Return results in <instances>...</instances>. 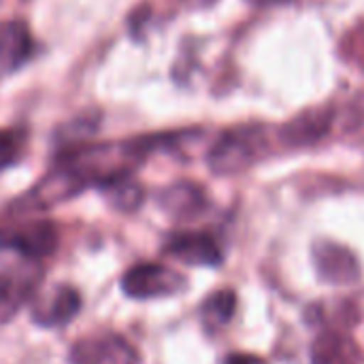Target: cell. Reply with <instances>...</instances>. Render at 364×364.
I'll return each instance as SVG.
<instances>
[{
	"mask_svg": "<svg viewBox=\"0 0 364 364\" xmlns=\"http://www.w3.org/2000/svg\"><path fill=\"white\" fill-rule=\"evenodd\" d=\"M324 132H326V117L320 113H316L311 119L301 117L288 126V139L292 143H307V141L320 139V134H324Z\"/></svg>",
	"mask_w": 364,
	"mask_h": 364,
	"instance_id": "9a60e30c",
	"label": "cell"
},
{
	"mask_svg": "<svg viewBox=\"0 0 364 364\" xmlns=\"http://www.w3.org/2000/svg\"><path fill=\"white\" fill-rule=\"evenodd\" d=\"M224 364H267L254 354H230L224 358Z\"/></svg>",
	"mask_w": 364,
	"mask_h": 364,
	"instance_id": "2e32d148",
	"label": "cell"
},
{
	"mask_svg": "<svg viewBox=\"0 0 364 364\" xmlns=\"http://www.w3.org/2000/svg\"><path fill=\"white\" fill-rule=\"evenodd\" d=\"M38 277L41 271L34 264H21L0 273V324L9 322L34 296Z\"/></svg>",
	"mask_w": 364,
	"mask_h": 364,
	"instance_id": "9c48e42d",
	"label": "cell"
},
{
	"mask_svg": "<svg viewBox=\"0 0 364 364\" xmlns=\"http://www.w3.org/2000/svg\"><path fill=\"white\" fill-rule=\"evenodd\" d=\"M100 190H105L109 203L119 209V211H134L141 207L143 198H145V192L141 188L139 181L132 179V175H124V177H117L113 179L111 183L102 186Z\"/></svg>",
	"mask_w": 364,
	"mask_h": 364,
	"instance_id": "8fae6325",
	"label": "cell"
},
{
	"mask_svg": "<svg viewBox=\"0 0 364 364\" xmlns=\"http://www.w3.org/2000/svg\"><path fill=\"white\" fill-rule=\"evenodd\" d=\"M70 364H136V350L119 335L100 333L79 339L68 354Z\"/></svg>",
	"mask_w": 364,
	"mask_h": 364,
	"instance_id": "3957f363",
	"label": "cell"
},
{
	"mask_svg": "<svg viewBox=\"0 0 364 364\" xmlns=\"http://www.w3.org/2000/svg\"><path fill=\"white\" fill-rule=\"evenodd\" d=\"M0 247L13 250L28 260H38L51 256L58 247V230L55 224L47 220L26 222L13 228L0 230Z\"/></svg>",
	"mask_w": 364,
	"mask_h": 364,
	"instance_id": "7a4b0ae2",
	"label": "cell"
},
{
	"mask_svg": "<svg viewBox=\"0 0 364 364\" xmlns=\"http://www.w3.org/2000/svg\"><path fill=\"white\" fill-rule=\"evenodd\" d=\"M23 145H26V132L21 128L0 130V171L19 160Z\"/></svg>",
	"mask_w": 364,
	"mask_h": 364,
	"instance_id": "5bb4252c",
	"label": "cell"
},
{
	"mask_svg": "<svg viewBox=\"0 0 364 364\" xmlns=\"http://www.w3.org/2000/svg\"><path fill=\"white\" fill-rule=\"evenodd\" d=\"M252 4H282V2H292V0H250Z\"/></svg>",
	"mask_w": 364,
	"mask_h": 364,
	"instance_id": "ac0fdd59",
	"label": "cell"
},
{
	"mask_svg": "<svg viewBox=\"0 0 364 364\" xmlns=\"http://www.w3.org/2000/svg\"><path fill=\"white\" fill-rule=\"evenodd\" d=\"M36 53V43L30 28L21 19L0 23V79L21 70Z\"/></svg>",
	"mask_w": 364,
	"mask_h": 364,
	"instance_id": "52a82bcc",
	"label": "cell"
},
{
	"mask_svg": "<svg viewBox=\"0 0 364 364\" xmlns=\"http://www.w3.org/2000/svg\"><path fill=\"white\" fill-rule=\"evenodd\" d=\"M235 309H237V296H235V292L220 290V292H213L211 296H207V301L200 307V316H203L205 326L209 331H215V328L226 326L232 320Z\"/></svg>",
	"mask_w": 364,
	"mask_h": 364,
	"instance_id": "7c38bea8",
	"label": "cell"
},
{
	"mask_svg": "<svg viewBox=\"0 0 364 364\" xmlns=\"http://www.w3.org/2000/svg\"><path fill=\"white\" fill-rule=\"evenodd\" d=\"M186 277L171 267L143 262L126 271L122 279V290L136 301L175 296L186 290Z\"/></svg>",
	"mask_w": 364,
	"mask_h": 364,
	"instance_id": "6da1fadb",
	"label": "cell"
},
{
	"mask_svg": "<svg viewBox=\"0 0 364 364\" xmlns=\"http://www.w3.org/2000/svg\"><path fill=\"white\" fill-rule=\"evenodd\" d=\"M81 311V294L68 284H58L36 299L32 296V320L43 328H58Z\"/></svg>",
	"mask_w": 364,
	"mask_h": 364,
	"instance_id": "5b68a950",
	"label": "cell"
},
{
	"mask_svg": "<svg viewBox=\"0 0 364 364\" xmlns=\"http://www.w3.org/2000/svg\"><path fill=\"white\" fill-rule=\"evenodd\" d=\"M258 154V139L250 130L226 132L211 147L207 162L218 175H232L247 168Z\"/></svg>",
	"mask_w": 364,
	"mask_h": 364,
	"instance_id": "277c9868",
	"label": "cell"
},
{
	"mask_svg": "<svg viewBox=\"0 0 364 364\" xmlns=\"http://www.w3.org/2000/svg\"><path fill=\"white\" fill-rule=\"evenodd\" d=\"M160 205L168 215H173L177 220H188V218L198 215L205 209L207 198H205V192L198 186L181 181V183H175V186L166 188L160 194Z\"/></svg>",
	"mask_w": 364,
	"mask_h": 364,
	"instance_id": "30bf717a",
	"label": "cell"
},
{
	"mask_svg": "<svg viewBox=\"0 0 364 364\" xmlns=\"http://www.w3.org/2000/svg\"><path fill=\"white\" fill-rule=\"evenodd\" d=\"M314 262L320 279L333 286L356 284L363 275L358 258L348 247H341L331 241H320L314 247Z\"/></svg>",
	"mask_w": 364,
	"mask_h": 364,
	"instance_id": "8992f818",
	"label": "cell"
},
{
	"mask_svg": "<svg viewBox=\"0 0 364 364\" xmlns=\"http://www.w3.org/2000/svg\"><path fill=\"white\" fill-rule=\"evenodd\" d=\"M314 364H352L343 343L335 335H324L314 343Z\"/></svg>",
	"mask_w": 364,
	"mask_h": 364,
	"instance_id": "4fadbf2b",
	"label": "cell"
},
{
	"mask_svg": "<svg viewBox=\"0 0 364 364\" xmlns=\"http://www.w3.org/2000/svg\"><path fill=\"white\" fill-rule=\"evenodd\" d=\"M164 252L190 267H220L224 260L222 247L209 232H175L168 237Z\"/></svg>",
	"mask_w": 364,
	"mask_h": 364,
	"instance_id": "ba28073f",
	"label": "cell"
},
{
	"mask_svg": "<svg viewBox=\"0 0 364 364\" xmlns=\"http://www.w3.org/2000/svg\"><path fill=\"white\" fill-rule=\"evenodd\" d=\"M215 2L218 0H183V4L190 6V9H207V6H211Z\"/></svg>",
	"mask_w": 364,
	"mask_h": 364,
	"instance_id": "e0dca14e",
	"label": "cell"
}]
</instances>
